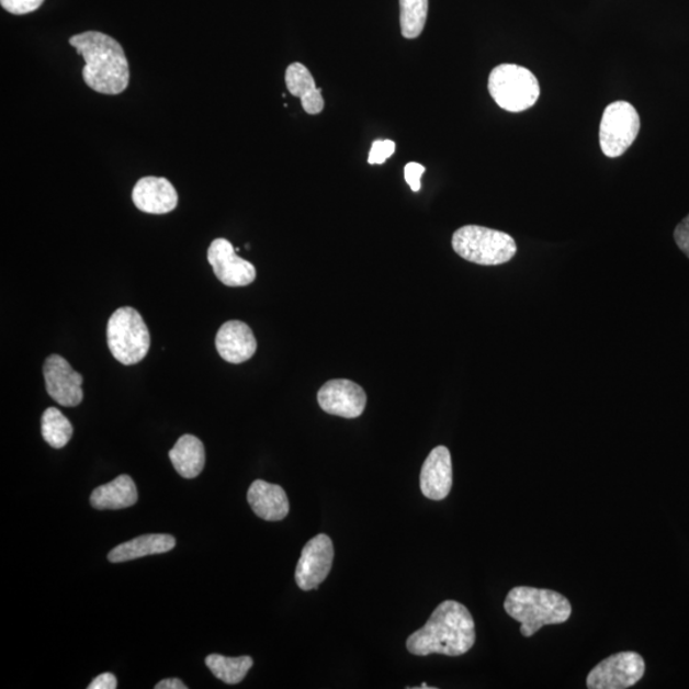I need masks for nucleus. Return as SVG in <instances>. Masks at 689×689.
I'll list each match as a JSON object with an SVG mask.
<instances>
[{
    "mask_svg": "<svg viewBox=\"0 0 689 689\" xmlns=\"http://www.w3.org/2000/svg\"><path fill=\"white\" fill-rule=\"evenodd\" d=\"M396 151V144L391 139H377L374 140L370 156H368V162L371 166H382L387 159L391 158Z\"/></svg>",
    "mask_w": 689,
    "mask_h": 689,
    "instance_id": "24",
    "label": "nucleus"
},
{
    "mask_svg": "<svg viewBox=\"0 0 689 689\" xmlns=\"http://www.w3.org/2000/svg\"><path fill=\"white\" fill-rule=\"evenodd\" d=\"M44 379L46 391L57 404L75 407L82 403L83 377L70 366L65 358L53 354L46 359Z\"/></svg>",
    "mask_w": 689,
    "mask_h": 689,
    "instance_id": "10",
    "label": "nucleus"
},
{
    "mask_svg": "<svg viewBox=\"0 0 689 689\" xmlns=\"http://www.w3.org/2000/svg\"><path fill=\"white\" fill-rule=\"evenodd\" d=\"M488 90L499 108L511 113L528 111L540 97L534 74L516 65H500L492 70Z\"/></svg>",
    "mask_w": 689,
    "mask_h": 689,
    "instance_id": "6",
    "label": "nucleus"
},
{
    "mask_svg": "<svg viewBox=\"0 0 689 689\" xmlns=\"http://www.w3.org/2000/svg\"><path fill=\"white\" fill-rule=\"evenodd\" d=\"M428 0H400V25L405 38H417L426 27Z\"/></svg>",
    "mask_w": 689,
    "mask_h": 689,
    "instance_id": "23",
    "label": "nucleus"
},
{
    "mask_svg": "<svg viewBox=\"0 0 689 689\" xmlns=\"http://www.w3.org/2000/svg\"><path fill=\"white\" fill-rule=\"evenodd\" d=\"M452 488L451 453L444 445H438L429 453L420 473L422 495L432 500H442Z\"/></svg>",
    "mask_w": 689,
    "mask_h": 689,
    "instance_id": "14",
    "label": "nucleus"
},
{
    "mask_svg": "<svg viewBox=\"0 0 689 689\" xmlns=\"http://www.w3.org/2000/svg\"><path fill=\"white\" fill-rule=\"evenodd\" d=\"M285 83L289 92L301 99L305 113L317 115L324 112L323 90L317 88L315 78L302 63H293L287 67Z\"/></svg>",
    "mask_w": 689,
    "mask_h": 689,
    "instance_id": "17",
    "label": "nucleus"
},
{
    "mask_svg": "<svg viewBox=\"0 0 689 689\" xmlns=\"http://www.w3.org/2000/svg\"><path fill=\"white\" fill-rule=\"evenodd\" d=\"M45 0H0L7 12L15 15L29 14L38 10Z\"/></svg>",
    "mask_w": 689,
    "mask_h": 689,
    "instance_id": "25",
    "label": "nucleus"
},
{
    "mask_svg": "<svg viewBox=\"0 0 689 689\" xmlns=\"http://www.w3.org/2000/svg\"><path fill=\"white\" fill-rule=\"evenodd\" d=\"M675 239L679 249L689 258V215L678 224Z\"/></svg>",
    "mask_w": 689,
    "mask_h": 689,
    "instance_id": "27",
    "label": "nucleus"
},
{
    "mask_svg": "<svg viewBox=\"0 0 689 689\" xmlns=\"http://www.w3.org/2000/svg\"><path fill=\"white\" fill-rule=\"evenodd\" d=\"M188 687L178 678L163 679L155 686V689H187Z\"/></svg>",
    "mask_w": 689,
    "mask_h": 689,
    "instance_id": "29",
    "label": "nucleus"
},
{
    "mask_svg": "<svg viewBox=\"0 0 689 689\" xmlns=\"http://www.w3.org/2000/svg\"><path fill=\"white\" fill-rule=\"evenodd\" d=\"M332 540L319 534L303 547L295 569V581L304 591L316 590L331 573L334 565Z\"/></svg>",
    "mask_w": 689,
    "mask_h": 689,
    "instance_id": "9",
    "label": "nucleus"
},
{
    "mask_svg": "<svg viewBox=\"0 0 689 689\" xmlns=\"http://www.w3.org/2000/svg\"><path fill=\"white\" fill-rule=\"evenodd\" d=\"M207 260L213 266L216 278L226 286H247L256 280L255 266L242 260L229 240L218 238L211 242Z\"/></svg>",
    "mask_w": 689,
    "mask_h": 689,
    "instance_id": "11",
    "label": "nucleus"
},
{
    "mask_svg": "<svg viewBox=\"0 0 689 689\" xmlns=\"http://www.w3.org/2000/svg\"><path fill=\"white\" fill-rule=\"evenodd\" d=\"M641 127L636 109L628 101L608 105L600 123V147L608 158L622 156L639 136Z\"/></svg>",
    "mask_w": 689,
    "mask_h": 689,
    "instance_id": "7",
    "label": "nucleus"
},
{
    "mask_svg": "<svg viewBox=\"0 0 689 689\" xmlns=\"http://www.w3.org/2000/svg\"><path fill=\"white\" fill-rule=\"evenodd\" d=\"M206 665L213 675L223 680L224 684L238 685L252 669L253 659L250 656L226 657L211 654L206 657Z\"/></svg>",
    "mask_w": 689,
    "mask_h": 689,
    "instance_id": "21",
    "label": "nucleus"
},
{
    "mask_svg": "<svg viewBox=\"0 0 689 689\" xmlns=\"http://www.w3.org/2000/svg\"><path fill=\"white\" fill-rule=\"evenodd\" d=\"M426 168L419 162L406 163L404 176L406 183L410 185L413 192H419L421 188V177L425 174Z\"/></svg>",
    "mask_w": 689,
    "mask_h": 689,
    "instance_id": "26",
    "label": "nucleus"
},
{
    "mask_svg": "<svg viewBox=\"0 0 689 689\" xmlns=\"http://www.w3.org/2000/svg\"><path fill=\"white\" fill-rule=\"evenodd\" d=\"M117 687V680L112 673H103V675L92 680L89 689H115Z\"/></svg>",
    "mask_w": 689,
    "mask_h": 689,
    "instance_id": "28",
    "label": "nucleus"
},
{
    "mask_svg": "<svg viewBox=\"0 0 689 689\" xmlns=\"http://www.w3.org/2000/svg\"><path fill=\"white\" fill-rule=\"evenodd\" d=\"M452 247L464 260L482 266L504 264L511 261L517 252L511 235L476 225L462 226L456 230Z\"/></svg>",
    "mask_w": 689,
    "mask_h": 689,
    "instance_id": "4",
    "label": "nucleus"
},
{
    "mask_svg": "<svg viewBox=\"0 0 689 689\" xmlns=\"http://www.w3.org/2000/svg\"><path fill=\"white\" fill-rule=\"evenodd\" d=\"M248 504L253 512L264 521H281L289 513L286 493L280 485L256 481L248 490Z\"/></svg>",
    "mask_w": 689,
    "mask_h": 689,
    "instance_id": "16",
    "label": "nucleus"
},
{
    "mask_svg": "<svg viewBox=\"0 0 689 689\" xmlns=\"http://www.w3.org/2000/svg\"><path fill=\"white\" fill-rule=\"evenodd\" d=\"M42 433L46 443L53 449L66 448L74 436V427L57 407H49L43 414Z\"/></svg>",
    "mask_w": 689,
    "mask_h": 689,
    "instance_id": "22",
    "label": "nucleus"
},
{
    "mask_svg": "<svg viewBox=\"0 0 689 689\" xmlns=\"http://www.w3.org/2000/svg\"><path fill=\"white\" fill-rule=\"evenodd\" d=\"M84 59L82 77L93 91L104 95H120L129 84V63L123 46L99 31H86L69 38Z\"/></svg>",
    "mask_w": 689,
    "mask_h": 689,
    "instance_id": "2",
    "label": "nucleus"
},
{
    "mask_svg": "<svg viewBox=\"0 0 689 689\" xmlns=\"http://www.w3.org/2000/svg\"><path fill=\"white\" fill-rule=\"evenodd\" d=\"M475 639V622L468 609L459 601L445 600L436 608L425 628L407 639L406 647L417 656H461L472 650Z\"/></svg>",
    "mask_w": 689,
    "mask_h": 689,
    "instance_id": "1",
    "label": "nucleus"
},
{
    "mask_svg": "<svg viewBox=\"0 0 689 689\" xmlns=\"http://www.w3.org/2000/svg\"><path fill=\"white\" fill-rule=\"evenodd\" d=\"M505 610L521 623L524 637L534 636L544 625L565 623L573 613L569 600L560 592L529 586L515 587L508 592Z\"/></svg>",
    "mask_w": 689,
    "mask_h": 689,
    "instance_id": "3",
    "label": "nucleus"
},
{
    "mask_svg": "<svg viewBox=\"0 0 689 689\" xmlns=\"http://www.w3.org/2000/svg\"><path fill=\"white\" fill-rule=\"evenodd\" d=\"M108 347L117 362L135 365L151 347L150 331L143 316L132 307L115 310L106 328Z\"/></svg>",
    "mask_w": 689,
    "mask_h": 689,
    "instance_id": "5",
    "label": "nucleus"
},
{
    "mask_svg": "<svg viewBox=\"0 0 689 689\" xmlns=\"http://www.w3.org/2000/svg\"><path fill=\"white\" fill-rule=\"evenodd\" d=\"M132 201L143 213L166 215L177 208L179 197L167 178L145 177L133 188Z\"/></svg>",
    "mask_w": 689,
    "mask_h": 689,
    "instance_id": "13",
    "label": "nucleus"
},
{
    "mask_svg": "<svg viewBox=\"0 0 689 689\" xmlns=\"http://www.w3.org/2000/svg\"><path fill=\"white\" fill-rule=\"evenodd\" d=\"M169 458L180 476L184 479H194L205 467V445L197 437L185 434L179 438L174 448L169 452Z\"/></svg>",
    "mask_w": 689,
    "mask_h": 689,
    "instance_id": "20",
    "label": "nucleus"
},
{
    "mask_svg": "<svg viewBox=\"0 0 689 689\" xmlns=\"http://www.w3.org/2000/svg\"><path fill=\"white\" fill-rule=\"evenodd\" d=\"M177 540L168 534L143 535L129 540L108 554V560L112 563L129 562L146 555L163 554L174 550Z\"/></svg>",
    "mask_w": 689,
    "mask_h": 689,
    "instance_id": "19",
    "label": "nucleus"
},
{
    "mask_svg": "<svg viewBox=\"0 0 689 689\" xmlns=\"http://www.w3.org/2000/svg\"><path fill=\"white\" fill-rule=\"evenodd\" d=\"M216 350L225 362L240 364L252 359L257 340L250 327L240 320H229L216 335Z\"/></svg>",
    "mask_w": 689,
    "mask_h": 689,
    "instance_id": "15",
    "label": "nucleus"
},
{
    "mask_svg": "<svg viewBox=\"0 0 689 689\" xmlns=\"http://www.w3.org/2000/svg\"><path fill=\"white\" fill-rule=\"evenodd\" d=\"M320 409L336 417L355 419L365 410L364 389L349 380H332L318 391Z\"/></svg>",
    "mask_w": 689,
    "mask_h": 689,
    "instance_id": "12",
    "label": "nucleus"
},
{
    "mask_svg": "<svg viewBox=\"0 0 689 689\" xmlns=\"http://www.w3.org/2000/svg\"><path fill=\"white\" fill-rule=\"evenodd\" d=\"M90 500L97 510H123L137 504L138 490L129 475H121L93 490Z\"/></svg>",
    "mask_w": 689,
    "mask_h": 689,
    "instance_id": "18",
    "label": "nucleus"
},
{
    "mask_svg": "<svg viewBox=\"0 0 689 689\" xmlns=\"http://www.w3.org/2000/svg\"><path fill=\"white\" fill-rule=\"evenodd\" d=\"M645 675V660L637 653H618L600 662L587 676L590 689L630 688Z\"/></svg>",
    "mask_w": 689,
    "mask_h": 689,
    "instance_id": "8",
    "label": "nucleus"
}]
</instances>
